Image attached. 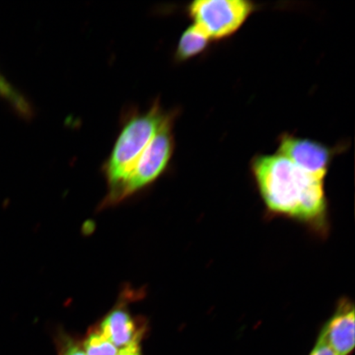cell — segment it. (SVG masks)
<instances>
[{
    "label": "cell",
    "instance_id": "cell-5",
    "mask_svg": "<svg viewBox=\"0 0 355 355\" xmlns=\"http://www.w3.org/2000/svg\"><path fill=\"white\" fill-rule=\"evenodd\" d=\"M278 153L290 159L306 174L321 180L327 175L332 157L327 146L291 135L282 137Z\"/></svg>",
    "mask_w": 355,
    "mask_h": 355
},
{
    "label": "cell",
    "instance_id": "cell-12",
    "mask_svg": "<svg viewBox=\"0 0 355 355\" xmlns=\"http://www.w3.org/2000/svg\"><path fill=\"white\" fill-rule=\"evenodd\" d=\"M309 355H336L324 341L318 337Z\"/></svg>",
    "mask_w": 355,
    "mask_h": 355
},
{
    "label": "cell",
    "instance_id": "cell-4",
    "mask_svg": "<svg viewBox=\"0 0 355 355\" xmlns=\"http://www.w3.org/2000/svg\"><path fill=\"white\" fill-rule=\"evenodd\" d=\"M171 116L146 146L125 180L113 190L114 198H123L153 183L162 174L174 152Z\"/></svg>",
    "mask_w": 355,
    "mask_h": 355
},
{
    "label": "cell",
    "instance_id": "cell-9",
    "mask_svg": "<svg viewBox=\"0 0 355 355\" xmlns=\"http://www.w3.org/2000/svg\"><path fill=\"white\" fill-rule=\"evenodd\" d=\"M83 348L86 355H117L119 350L99 330L87 336Z\"/></svg>",
    "mask_w": 355,
    "mask_h": 355
},
{
    "label": "cell",
    "instance_id": "cell-8",
    "mask_svg": "<svg viewBox=\"0 0 355 355\" xmlns=\"http://www.w3.org/2000/svg\"><path fill=\"white\" fill-rule=\"evenodd\" d=\"M210 39L198 26H191L181 35L176 51V59L184 61L206 50Z\"/></svg>",
    "mask_w": 355,
    "mask_h": 355
},
{
    "label": "cell",
    "instance_id": "cell-3",
    "mask_svg": "<svg viewBox=\"0 0 355 355\" xmlns=\"http://www.w3.org/2000/svg\"><path fill=\"white\" fill-rule=\"evenodd\" d=\"M254 8L246 0H198L190 4L189 13L208 38L220 40L236 33Z\"/></svg>",
    "mask_w": 355,
    "mask_h": 355
},
{
    "label": "cell",
    "instance_id": "cell-7",
    "mask_svg": "<svg viewBox=\"0 0 355 355\" xmlns=\"http://www.w3.org/2000/svg\"><path fill=\"white\" fill-rule=\"evenodd\" d=\"M99 331L118 349L140 341L143 336L130 315L122 309L112 311L101 322Z\"/></svg>",
    "mask_w": 355,
    "mask_h": 355
},
{
    "label": "cell",
    "instance_id": "cell-2",
    "mask_svg": "<svg viewBox=\"0 0 355 355\" xmlns=\"http://www.w3.org/2000/svg\"><path fill=\"white\" fill-rule=\"evenodd\" d=\"M171 116L155 103L146 112L128 119L105 165L106 175L113 190L125 180L146 146Z\"/></svg>",
    "mask_w": 355,
    "mask_h": 355
},
{
    "label": "cell",
    "instance_id": "cell-13",
    "mask_svg": "<svg viewBox=\"0 0 355 355\" xmlns=\"http://www.w3.org/2000/svg\"><path fill=\"white\" fill-rule=\"evenodd\" d=\"M140 341H136L119 350L117 355H141L139 346Z\"/></svg>",
    "mask_w": 355,
    "mask_h": 355
},
{
    "label": "cell",
    "instance_id": "cell-11",
    "mask_svg": "<svg viewBox=\"0 0 355 355\" xmlns=\"http://www.w3.org/2000/svg\"><path fill=\"white\" fill-rule=\"evenodd\" d=\"M60 355H86V354L73 340L64 337L60 344Z\"/></svg>",
    "mask_w": 355,
    "mask_h": 355
},
{
    "label": "cell",
    "instance_id": "cell-1",
    "mask_svg": "<svg viewBox=\"0 0 355 355\" xmlns=\"http://www.w3.org/2000/svg\"><path fill=\"white\" fill-rule=\"evenodd\" d=\"M252 171L270 211L310 223L325 217L323 180L306 174L279 153L257 157Z\"/></svg>",
    "mask_w": 355,
    "mask_h": 355
},
{
    "label": "cell",
    "instance_id": "cell-6",
    "mask_svg": "<svg viewBox=\"0 0 355 355\" xmlns=\"http://www.w3.org/2000/svg\"><path fill=\"white\" fill-rule=\"evenodd\" d=\"M354 307L343 300L319 334L318 337L336 355H352L355 345Z\"/></svg>",
    "mask_w": 355,
    "mask_h": 355
},
{
    "label": "cell",
    "instance_id": "cell-10",
    "mask_svg": "<svg viewBox=\"0 0 355 355\" xmlns=\"http://www.w3.org/2000/svg\"><path fill=\"white\" fill-rule=\"evenodd\" d=\"M0 96L10 101L17 110L24 114H29V106L24 97L15 90L7 80L0 73Z\"/></svg>",
    "mask_w": 355,
    "mask_h": 355
}]
</instances>
